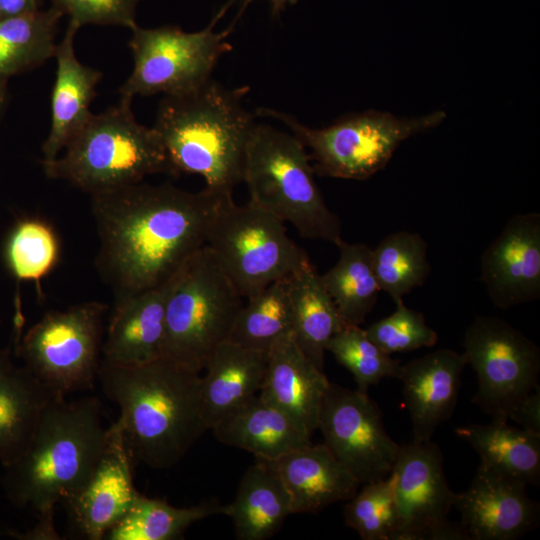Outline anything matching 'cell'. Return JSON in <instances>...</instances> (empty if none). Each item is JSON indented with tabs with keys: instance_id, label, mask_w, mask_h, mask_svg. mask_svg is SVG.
<instances>
[{
	"instance_id": "33",
	"label": "cell",
	"mask_w": 540,
	"mask_h": 540,
	"mask_svg": "<svg viewBox=\"0 0 540 540\" xmlns=\"http://www.w3.org/2000/svg\"><path fill=\"white\" fill-rule=\"evenodd\" d=\"M427 249L420 234L403 230L387 235L372 249L380 290L394 302L425 283L430 273Z\"/></svg>"
},
{
	"instance_id": "39",
	"label": "cell",
	"mask_w": 540,
	"mask_h": 540,
	"mask_svg": "<svg viewBox=\"0 0 540 540\" xmlns=\"http://www.w3.org/2000/svg\"><path fill=\"white\" fill-rule=\"evenodd\" d=\"M522 429L540 435V387L532 391L509 414Z\"/></svg>"
},
{
	"instance_id": "40",
	"label": "cell",
	"mask_w": 540,
	"mask_h": 540,
	"mask_svg": "<svg viewBox=\"0 0 540 540\" xmlns=\"http://www.w3.org/2000/svg\"><path fill=\"white\" fill-rule=\"evenodd\" d=\"M41 0H0V19L39 10Z\"/></svg>"
},
{
	"instance_id": "3",
	"label": "cell",
	"mask_w": 540,
	"mask_h": 540,
	"mask_svg": "<svg viewBox=\"0 0 540 540\" xmlns=\"http://www.w3.org/2000/svg\"><path fill=\"white\" fill-rule=\"evenodd\" d=\"M109 438L98 398L54 397L45 407L24 452L4 467L2 487L18 508L54 523L58 503L86 481Z\"/></svg>"
},
{
	"instance_id": "12",
	"label": "cell",
	"mask_w": 540,
	"mask_h": 540,
	"mask_svg": "<svg viewBox=\"0 0 540 540\" xmlns=\"http://www.w3.org/2000/svg\"><path fill=\"white\" fill-rule=\"evenodd\" d=\"M463 356L476 373L475 403L492 421L539 387L540 349L520 330L494 316H477L463 335Z\"/></svg>"
},
{
	"instance_id": "7",
	"label": "cell",
	"mask_w": 540,
	"mask_h": 540,
	"mask_svg": "<svg viewBox=\"0 0 540 540\" xmlns=\"http://www.w3.org/2000/svg\"><path fill=\"white\" fill-rule=\"evenodd\" d=\"M243 297L207 245L168 282L162 357L200 373L230 339Z\"/></svg>"
},
{
	"instance_id": "22",
	"label": "cell",
	"mask_w": 540,
	"mask_h": 540,
	"mask_svg": "<svg viewBox=\"0 0 540 540\" xmlns=\"http://www.w3.org/2000/svg\"><path fill=\"white\" fill-rule=\"evenodd\" d=\"M79 27L69 22L57 44L56 75L51 94V123L42 145L43 161L55 159L92 115L91 103L102 73L81 63L74 49Z\"/></svg>"
},
{
	"instance_id": "41",
	"label": "cell",
	"mask_w": 540,
	"mask_h": 540,
	"mask_svg": "<svg viewBox=\"0 0 540 540\" xmlns=\"http://www.w3.org/2000/svg\"><path fill=\"white\" fill-rule=\"evenodd\" d=\"M236 0H229V2L225 5V7L219 12L220 15H222L226 9L229 7L230 4H232ZM251 0H243V3L246 5ZM272 5V13L274 15H279L282 11H284L288 6L294 5L297 3L298 0H269Z\"/></svg>"
},
{
	"instance_id": "26",
	"label": "cell",
	"mask_w": 540,
	"mask_h": 540,
	"mask_svg": "<svg viewBox=\"0 0 540 540\" xmlns=\"http://www.w3.org/2000/svg\"><path fill=\"white\" fill-rule=\"evenodd\" d=\"M220 513L232 520L239 540L268 539L293 514L285 485L270 464L261 458H255L245 471L235 498L221 506Z\"/></svg>"
},
{
	"instance_id": "15",
	"label": "cell",
	"mask_w": 540,
	"mask_h": 540,
	"mask_svg": "<svg viewBox=\"0 0 540 540\" xmlns=\"http://www.w3.org/2000/svg\"><path fill=\"white\" fill-rule=\"evenodd\" d=\"M480 281L500 309L540 297V213L511 217L480 259Z\"/></svg>"
},
{
	"instance_id": "37",
	"label": "cell",
	"mask_w": 540,
	"mask_h": 540,
	"mask_svg": "<svg viewBox=\"0 0 540 540\" xmlns=\"http://www.w3.org/2000/svg\"><path fill=\"white\" fill-rule=\"evenodd\" d=\"M395 305L391 315L364 329L368 337L389 355L433 347L438 335L428 326L424 315L407 307L403 300L396 301Z\"/></svg>"
},
{
	"instance_id": "1",
	"label": "cell",
	"mask_w": 540,
	"mask_h": 540,
	"mask_svg": "<svg viewBox=\"0 0 540 540\" xmlns=\"http://www.w3.org/2000/svg\"><path fill=\"white\" fill-rule=\"evenodd\" d=\"M232 192L143 182L91 195L96 265L114 298L163 285L206 245L210 223Z\"/></svg>"
},
{
	"instance_id": "23",
	"label": "cell",
	"mask_w": 540,
	"mask_h": 540,
	"mask_svg": "<svg viewBox=\"0 0 540 540\" xmlns=\"http://www.w3.org/2000/svg\"><path fill=\"white\" fill-rule=\"evenodd\" d=\"M210 430L219 442L261 459H274L312 443V437L292 418L259 394L225 415Z\"/></svg>"
},
{
	"instance_id": "36",
	"label": "cell",
	"mask_w": 540,
	"mask_h": 540,
	"mask_svg": "<svg viewBox=\"0 0 540 540\" xmlns=\"http://www.w3.org/2000/svg\"><path fill=\"white\" fill-rule=\"evenodd\" d=\"M344 520L363 540H392L399 516L391 477L365 483L347 501Z\"/></svg>"
},
{
	"instance_id": "17",
	"label": "cell",
	"mask_w": 540,
	"mask_h": 540,
	"mask_svg": "<svg viewBox=\"0 0 540 540\" xmlns=\"http://www.w3.org/2000/svg\"><path fill=\"white\" fill-rule=\"evenodd\" d=\"M134 461L113 423L107 444L82 486L62 504L81 538L103 540L140 494L133 479Z\"/></svg>"
},
{
	"instance_id": "38",
	"label": "cell",
	"mask_w": 540,
	"mask_h": 540,
	"mask_svg": "<svg viewBox=\"0 0 540 540\" xmlns=\"http://www.w3.org/2000/svg\"><path fill=\"white\" fill-rule=\"evenodd\" d=\"M139 0H52V6L69 22L83 25H117L134 28Z\"/></svg>"
},
{
	"instance_id": "35",
	"label": "cell",
	"mask_w": 540,
	"mask_h": 540,
	"mask_svg": "<svg viewBox=\"0 0 540 540\" xmlns=\"http://www.w3.org/2000/svg\"><path fill=\"white\" fill-rule=\"evenodd\" d=\"M329 351L353 376L356 390L368 393L383 378H398L401 362L381 350L360 326H345L328 342Z\"/></svg>"
},
{
	"instance_id": "14",
	"label": "cell",
	"mask_w": 540,
	"mask_h": 540,
	"mask_svg": "<svg viewBox=\"0 0 540 540\" xmlns=\"http://www.w3.org/2000/svg\"><path fill=\"white\" fill-rule=\"evenodd\" d=\"M389 476L399 516L392 540H418L428 527L447 519L457 493L447 482L441 449L432 440L399 446Z\"/></svg>"
},
{
	"instance_id": "42",
	"label": "cell",
	"mask_w": 540,
	"mask_h": 540,
	"mask_svg": "<svg viewBox=\"0 0 540 540\" xmlns=\"http://www.w3.org/2000/svg\"><path fill=\"white\" fill-rule=\"evenodd\" d=\"M7 79L0 77V120L4 114V110L7 104L8 91H7Z\"/></svg>"
},
{
	"instance_id": "19",
	"label": "cell",
	"mask_w": 540,
	"mask_h": 540,
	"mask_svg": "<svg viewBox=\"0 0 540 540\" xmlns=\"http://www.w3.org/2000/svg\"><path fill=\"white\" fill-rule=\"evenodd\" d=\"M329 381L296 343L292 333L274 343L259 395L292 418L312 437Z\"/></svg>"
},
{
	"instance_id": "6",
	"label": "cell",
	"mask_w": 540,
	"mask_h": 540,
	"mask_svg": "<svg viewBox=\"0 0 540 540\" xmlns=\"http://www.w3.org/2000/svg\"><path fill=\"white\" fill-rule=\"evenodd\" d=\"M314 175L307 149L294 134L254 125L242 180L249 200L292 224L301 237L338 246L343 240L340 220L325 203Z\"/></svg>"
},
{
	"instance_id": "34",
	"label": "cell",
	"mask_w": 540,
	"mask_h": 540,
	"mask_svg": "<svg viewBox=\"0 0 540 540\" xmlns=\"http://www.w3.org/2000/svg\"><path fill=\"white\" fill-rule=\"evenodd\" d=\"M60 255L58 236L52 225L37 217L17 221L3 249L4 261L19 282H39L56 265Z\"/></svg>"
},
{
	"instance_id": "29",
	"label": "cell",
	"mask_w": 540,
	"mask_h": 540,
	"mask_svg": "<svg viewBox=\"0 0 540 540\" xmlns=\"http://www.w3.org/2000/svg\"><path fill=\"white\" fill-rule=\"evenodd\" d=\"M339 259L321 281L332 298L344 326H360L377 303L380 290L372 249L364 243L342 240Z\"/></svg>"
},
{
	"instance_id": "8",
	"label": "cell",
	"mask_w": 540,
	"mask_h": 540,
	"mask_svg": "<svg viewBox=\"0 0 540 540\" xmlns=\"http://www.w3.org/2000/svg\"><path fill=\"white\" fill-rule=\"evenodd\" d=\"M258 113L280 120L310 150L315 173L352 180L367 179L384 169L404 140L438 126L446 118L440 110L411 118L368 110L344 116L323 128H311L274 109L261 108Z\"/></svg>"
},
{
	"instance_id": "5",
	"label": "cell",
	"mask_w": 540,
	"mask_h": 540,
	"mask_svg": "<svg viewBox=\"0 0 540 540\" xmlns=\"http://www.w3.org/2000/svg\"><path fill=\"white\" fill-rule=\"evenodd\" d=\"M131 104L120 99L105 111L92 113L61 155L41 160L45 175L67 181L90 196L142 182L153 174L174 175L158 133L136 120Z\"/></svg>"
},
{
	"instance_id": "4",
	"label": "cell",
	"mask_w": 540,
	"mask_h": 540,
	"mask_svg": "<svg viewBox=\"0 0 540 540\" xmlns=\"http://www.w3.org/2000/svg\"><path fill=\"white\" fill-rule=\"evenodd\" d=\"M247 86L228 88L211 78L198 89L164 96L153 128L174 175L201 176L209 189L232 192L243 180L247 143L256 124L243 104Z\"/></svg>"
},
{
	"instance_id": "20",
	"label": "cell",
	"mask_w": 540,
	"mask_h": 540,
	"mask_svg": "<svg viewBox=\"0 0 540 540\" xmlns=\"http://www.w3.org/2000/svg\"><path fill=\"white\" fill-rule=\"evenodd\" d=\"M168 282L114 298L102 345V360L124 366L162 357Z\"/></svg>"
},
{
	"instance_id": "18",
	"label": "cell",
	"mask_w": 540,
	"mask_h": 540,
	"mask_svg": "<svg viewBox=\"0 0 540 540\" xmlns=\"http://www.w3.org/2000/svg\"><path fill=\"white\" fill-rule=\"evenodd\" d=\"M466 366L463 354L451 349L433 351L401 366L398 379L413 440H431L437 428L452 416Z\"/></svg>"
},
{
	"instance_id": "21",
	"label": "cell",
	"mask_w": 540,
	"mask_h": 540,
	"mask_svg": "<svg viewBox=\"0 0 540 540\" xmlns=\"http://www.w3.org/2000/svg\"><path fill=\"white\" fill-rule=\"evenodd\" d=\"M285 485L292 512L317 513L348 501L360 483L324 444H309L274 459H264Z\"/></svg>"
},
{
	"instance_id": "16",
	"label": "cell",
	"mask_w": 540,
	"mask_h": 540,
	"mask_svg": "<svg viewBox=\"0 0 540 540\" xmlns=\"http://www.w3.org/2000/svg\"><path fill=\"white\" fill-rule=\"evenodd\" d=\"M453 507L471 540H515L539 521V505L527 485L482 463Z\"/></svg>"
},
{
	"instance_id": "28",
	"label": "cell",
	"mask_w": 540,
	"mask_h": 540,
	"mask_svg": "<svg viewBox=\"0 0 540 540\" xmlns=\"http://www.w3.org/2000/svg\"><path fill=\"white\" fill-rule=\"evenodd\" d=\"M478 453L480 463L527 486L540 482V435L507 422L468 424L455 429Z\"/></svg>"
},
{
	"instance_id": "32",
	"label": "cell",
	"mask_w": 540,
	"mask_h": 540,
	"mask_svg": "<svg viewBox=\"0 0 540 540\" xmlns=\"http://www.w3.org/2000/svg\"><path fill=\"white\" fill-rule=\"evenodd\" d=\"M246 299L229 341L268 352L276 341L292 333L290 275L268 284Z\"/></svg>"
},
{
	"instance_id": "31",
	"label": "cell",
	"mask_w": 540,
	"mask_h": 540,
	"mask_svg": "<svg viewBox=\"0 0 540 540\" xmlns=\"http://www.w3.org/2000/svg\"><path fill=\"white\" fill-rule=\"evenodd\" d=\"M221 505L205 501L178 508L141 493L126 514L104 536L106 540H174L193 523L220 513Z\"/></svg>"
},
{
	"instance_id": "10",
	"label": "cell",
	"mask_w": 540,
	"mask_h": 540,
	"mask_svg": "<svg viewBox=\"0 0 540 540\" xmlns=\"http://www.w3.org/2000/svg\"><path fill=\"white\" fill-rule=\"evenodd\" d=\"M109 307L89 301L46 313L23 336L16 354L54 395L94 388Z\"/></svg>"
},
{
	"instance_id": "25",
	"label": "cell",
	"mask_w": 540,
	"mask_h": 540,
	"mask_svg": "<svg viewBox=\"0 0 540 540\" xmlns=\"http://www.w3.org/2000/svg\"><path fill=\"white\" fill-rule=\"evenodd\" d=\"M54 395L32 372L0 348V463L14 462L26 449L42 412Z\"/></svg>"
},
{
	"instance_id": "24",
	"label": "cell",
	"mask_w": 540,
	"mask_h": 540,
	"mask_svg": "<svg viewBox=\"0 0 540 540\" xmlns=\"http://www.w3.org/2000/svg\"><path fill=\"white\" fill-rule=\"evenodd\" d=\"M266 365L267 352L229 340L216 349L201 376L202 414L208 430L259 392Z\"/></svg>"
},
{
	"instance_id": "13",
	"label": "cell",
	"mask_w": 540,
	"mask_h": 540,
	"mask_svg": "<svg viewBox=\"0 0 540 540\" xmlns=\"http://www.w3.org/2000/svg\"><path fill=\"white\" fill-rule=\"evenodd\" d=\"M317 429L360 484L389 476L399 445L388 435L382 413L368 393L329 382Z\"/></svg>"
},
{
	"instance_id": "30",
	"label": "cell",
	"mask_w": 540,
	"mask_h": 540,
	"mask_svg": "<svg viewBox=\"0 0 540 540\" xmlns=\"http://www.w3.org/2000/svg\"><path fill=\"white\" fill-rule=\"evenodd\" d=\"M62 17L51 6L47 10L0 19V77L8 80L54 58L58 23Z\"/></svg>"
},
{
	"instance_id": "2",
	"label": "cell",
	"mask_w": 540,
	"mask_h": 540,
	"mask_svg": "<svg viewBox=\"0 0 540 540\" xmlns=\"http://www.w3.org/2000/svg\"><path fill=\"white\" fill-rule=\"evenodd\" d=\"M97 379L120 409L114 423L134 462L170 468L208 430L198 372L165 357L132 366L101 359Z\"/></svg>"
},
{
	"instance_id": "27",
	"label": "cell",
	"mask_w": 540,
	"mask_h": 540,
	"mask_svg": "<svg viewBox=\"0 0 540 540\" xmlns=\"http://www.w3.org/2000/svg\"><path fill=\"white\" fill-rule=\"evenodd\" d=\"M290 298L294 339L324 371L327 344L345 326L310 259L290 275Z\"/></svg>"
},
{
	"instance_id": "9",
	"label": "cell",
	"mask_w": 540,
	"mask_h": 540,
	"mask_svg": "<svg viewBox=\"0 0 540 540\" xmlns=\"http://www.w3.org/2000/svg\"><path fill=\"white\" fill-rule=\"evenodd\" d=\"M206 245L245 299L309 260L283 221L250 200L237 205L232 194L216 211Z\"/></svg>"
},
{
	"instance_id": "11",
	"label": "cell",
	"mask_w": 540,
	"mask_h": 540,
	"mask_svg": "<svg viewBox=\"0 0 540 540\" xmlns=\"http://www.w3.org/2000/svg\"><path fill=\"white\" fill-rule=\"evenodd\" d=\"M219 18L195 32L176 26L132 28L128 46L133 70L119 89L120 99L183 95L209 81L221 57L232 49L227 40L230 29L214 31Z\"/></svg>"
}]
</instances>
